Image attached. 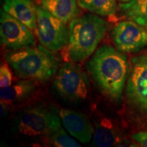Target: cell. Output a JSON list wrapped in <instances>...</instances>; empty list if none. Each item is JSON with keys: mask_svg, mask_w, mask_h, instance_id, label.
I'll return each mask as SVG.
<instances>
[{"mask_svg": "<svg viewBox=\"0 0 147 147\" xmlns=\"http://www.w3.org/2000/svg\"><path fill=\"white\" fill-rule=\"evenodd\" d=\"M8 113V104L1 101V115L5 116Z\"/></svg>", "mask_w": 147, "mask_h": 147, "instance_id": "20", "label": "cell"}, {"mask_svg": "<svg viewBox=\"0 0 147 147\" xmlns=\"http://www.w3.org/2000/svg\"><path fill=\"white\" fill-rule=\"evenodd\" d=\"M107 29V21L91 12L71 20L67 43V54L71 61L81 62L91 56L105 36Z\"/></svg>", "mask_w": 147, "mask_h": 147, "instance_id": "3", "label": "cell"}, {"mask_svg": "<svg viewBox=\"0 0 147 147\" xmlns=\"http://www.w3.org/2000/svg\"><path fill=\"white\" fill-rule=\"evenodd\" d=\"M132 138L142 146L147 147V131H140L134 134Z\"/></svg>", "mask_w": 147, "mask_h": 147, "instance_id": "19", "label": "cell"}, {"mask_svg": "<svg viewBox=\"0 0 147 147\" xmlns=\"http://www.w3.org/2000/svg\"><path fill=\"white\" fill-rule=\"evenodd\" d=\"M126 95L129 103L147 116V54L131 59Z\"/></svg>", "mask_w": 147, "mask_h": 147, "instance_id": "7", "label": "cell"}, {"mask_svg": "<svg viewBox=\"0 0 147 147\" xmlns=\"http://www.w3.org/2000/svg\"><path fill=\"white\" fill-rule=\"evenodd\" d=\"M59 115L44 106L25 108L13 121L14 130L27 137L47 136L61 127Z\"/></svg>", "mask_w": 147, "mask_h": 147, "instance_id": "4", "label": "cell"}, {"mask_svg": "<svg viewBox=\"0 0 147 147\" xmlns=\"http://www.w3.org/2000/svg\"><path fill=\"white\" fill-rule=\"evenodd\" d=\"M36 36L41 45L54 51L63 49L68 43L69 32L65 23L44 8L37 6Z\"/></svg>", "mask_w": 147, "mask_h": 147, "instance_id": "6", "label": "cell"}, {"mask_svg": "<svg viewBox=\"0 0 147 147\" xmlns=\"http://www.w3.org/2000/svg\"><path fill=\"white\" fill-rule=\"evenodd\" d=\"M37 89L36 81L29 79H22L8 87L1 88V101L8 105L21 104L32 96Z\"/></svg>", "mask_w": 147, "mask_h": 147, "instance_id": "12", "label": "cell"}, {"mask_svg": "<svg viewBox=\"0 0 147 147\" xmlns=\"http://www.w3.org/2000/svg\"><path fill=\"white\" fill-rule=\"evenodd\" d=\"M54 51L43 46L10 51L5 59L18 78L38 82L49 81L60 68V61Z\"/></svg>", "mask_w": 147, "mask_h": 147, "instance_id": "2", "label": "cell"}, {"mask_svg": "<svg viewBox=\"0 0 147 147\" xmlns=\"http://www.w3.org/2000/svg\"><path fill=\"white\" fill-rule=\"evenodd\" d=\"M0 37L1 45L11 51L35 45V38L32 30L3 10H1L0 16Z\"/></svg>", "mask_w": 147, "mask_h": 147, "instance_id": "8", "label": "cell"}, {"mask_svg": "<svg viewBox=\"0 0 147 147\" xmlns=\"http://www.w3.org/2000/svg\"><path fill=\"white\" fill-rule=\"evenodd\" d=\"M120 3H127V2H129V1H130L131 0H118Z\"/></svg>", "mask_w": 147, "mask_h": 147, "instance_id": "21", "label": "cell"}, {"mask_svg": "<svg viewBox=\"0 0 147 147\" xmlns=\"http://www.w3.org/2000/svg\"><path fill=\"white\" fill-rule=\"evenodd\" d=\"M49 142L51 145L57 147H80L81 146L76 140L66 134L61 127L49 136Z\"/></svg>", "mask_w": 147, "mask_h": 147, "instance_id": "17", "label": "cell"}, {"mask_svg": "<svg viewBox=\"0 0 147 147\" xmlns=\"http://www.w3.org/2000/svg\"><path fill=\"white\" fill-rule=\"evenodd\" d=\"M53 87L64 100L80 103L88 98L90 82L87 74L75 62H65L55 75Z\"/></svg>", "mask_w": 147, "mask_h": 147, "instance_id": "5", "label": "cell"}, {"mask_svg": "<svg viewBox=\"0 0 147 147\" xmlns=\"http://www.w3.org/2000/svg\"><path fill=\"white\" fill-rule=\"evenodd\" d=\"M115 142V136L111 128L107 125L97 126L93 134V144L96 146H111Z\"/></svg>", "mask_w": 147, "mask_h": 147, "instance_id": "16", "label": "cell"}, {"mask_svg": "<svg viewBox=\"0 0 147 147\" xmlns=\"http://www.w3.org/2000/svg\"><path fill=\"white\" fill-rule=\"evenodd\" d=\"M77 2L81 8L103 17L114 16L117 10V0H77Z\"/></svg>", "mask_w": 147, "mask_h": 147, "instance_id": "15", "label": "cell"}, {"mask_svg": "<svg viewBox=\"0 0 147 147\" xmlns=\"http://www.w3.org/2000/svg\"><path fill=\"white\" fill-rule=\"evenodd\" d=\"M41 5L63 23L70 22L80 15L77 0H40Z\"/></svg>", "mask_w": 147, "mask_h": 147, "instance_id": "13", "label": "cell"}, {"mask_svg": "<svg viewBox=\"0 0 147 147\" xmlns=\"http://www.w3.org/2000/svg\"><path fill=\"white\" fill-rule=\"evenodd\" d=\"M119 7L126 18L147 29V0H131L120 3Z\"/></svg>", "mask_w": 147, "mask_h": 147, "instance_id": "14", "label": "cell"}, {"mask_svg": "<svg viewBox=\"0 0 147 147\" xmlns=\"http://www.w3.org/2000/svg\"><path fill=\"white\" fill-rule=\"evenodd\" d=\"M111 38L116 49L121 52L137 53L147 46V29L129 19L113 27Z\"/></svg>", "mask_w": 147, "mask_h": 147, "instance_id": "9", "label": "cell"}, {"mask_svg": "<svg viewBox=\"0 0 147 147\" xmlns=\"http://www.w3.org/2000/svg\"><path fill=\"white\" fill-rule=\"evenodd\" d=\"M59 115L64 127L71 136L82 144L90 142L95 129L87 116L80 112L65 108L61 110Z\"/></svg>", "mask_w": 147, "mask_h": 147, "instance_id": "10", "label": "cell"}, {"mask_svg": "<svg viewBox=\"0 0 147 147\" xmlns=\"http://www.w3.org/2000/svg\"><path fill=\"white\" fill-rule=\"evenodd\" d=\"M37 6L33 0H5L3 9L31 30L36 31L38 19Z\"/></svg>", "mask_w": 147, "mask_h": 147, "instance_id": "11", "label": "cell"}, {"mask_svg": "<svg viewBox=\"0 0 147 147\" xmlns=\"http://www.w3.org/2000/svg\"><path fill=\"white\" fill-rule=\"evenodd\" d=\"M129 67L126 55L107 45L98 48L86 64V69L102 93L115 102L122 100Z\"/></svg>", "mask_w": 147, "mask_h": 147, "instance_id": "1", "label": "cell"}, {"mask_svg": "<svg viewBox=\"0 0 147 147\" xmlns=\"http://www.w3.org/2000/svg\"><path fill=\"white\" fill-rule=\"evenodd\" d=\"M12 84V74L9 68L8 63L2 61L0 66V87H8Z\"/></svg>", "mask_w": 147, "mask_h": 147, "instance_id": "18", "label": "cell"}]
</instances>
